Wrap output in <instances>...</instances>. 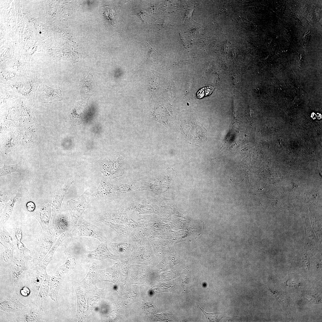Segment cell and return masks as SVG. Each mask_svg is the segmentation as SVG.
<instances>
[{
  "label": "cell",
  "instance_id": "6da1fadb",
  "mask_svg": "<svg viewBox=\"0 0 322 322\" xmlns=\"http://www.w3.org/2000/svg\"><path fill=\"white\" fill-rule=\"evenodd\" d=\"M71 236L73 237L87 236L102 240V238L95 225L84 220L80 221L75 226Z\"/></svg>",
  "mask_w": 322,
  "mask_h": 322
},
{
  "label": "cell",
  "instance_id": "7a4b0ae2",
  "mask_svg": "<svg viewBox=\"0 0 322 322\" xmlns=\"http://www.w3.org/2000/svg\"><path fill=\"white\" fill-rule=\"evenodd\" d=\"M37 95L39 100L44 103L61 101L62 99L61 91L60 89H54L44 84L39 86Z\"/></svg>",
  "mask_w": 322,
  "mask_h": 322
},
{
  "label": "cell",
  "instance_id": "3957f363",
  "mask_svg": "<svg viewBox=\"0 0 322 322\" xmlns=\"http://www.w3.org/2000/svg\"><path fill=\"white\" fill-rule=\"evenodd\" d=\"M53 241L50 232L44 231L34 258L36 262H39L45 256L51 247Z\"/></svg>",
  "mask_w": 322,
  "mask_h": 322
},
{
  "label": "cell",
  "instance_id": "277c9868",
  "mask_svg": "<svg viewBox=\"0 0 322 322\" xmlns=\"http://www.w3.org/2000/svg\"><path fill=\"white\" fill-rule=\"evenodd\" d=\"M44 269L39 266L35 267L31 273L30 282L34 291L37 292L47 275Z\"/></svg>",
  "mask_w": 322,
  "mask_h": 322
},
{
  "label": "cell",
  "instance_id": "5b68a950",
  "mask_svg": "<svg viewBox=\"0 0 322 322\" xmlns=\"http://www.w3.org/2000/svg\"><path fill=\"white\" fill-rule=\"evenodd\" d=\"M42 311L41 308L29 309L23 313L18 320L21 321L36 322L42 321Z\"/></svg>",
  "mask_w": 322,
  "mask_h": 322
},
{
  "label": "cell",
  "instance_id": "8992f818",
  "mask_svg": "<svg viewBox=\"0 0 322 322\" xmlns=\"http://www.w3.org/2000/svg\"><path fill=\"white\" fill-rule=\"evenodd\" d=\"M70 236H71V234L69 232H67L64 233L59 237L57 241L55 242L54 245L52 247L47 256L40 264L39 265L40 266L45 269L47 265L51 260L54 253L59 245L65 239Z\"/></svg>",
  "mask_w": 322,
  "mask_h": 322
},
{
  "label": "cell",
  "instance_id": "52a82bcc",
  "mask_svg": "<svg viewBox=\"0 0 322 322\" xmlns=\"http://www.w3.org/2000/svg\"><path fill=\"white\" fill-rule=\"evenodd\" d=\"M25 270V264L22 259L19 257L16 258L12 269L13 281L14 283H16L18 281Z\"/></svg>",
  "mask_w": 322,
  "mask_h": 322
},
{
  "label": "cell",
  "instance_id": "ba28073f",
  "mask_svg": "<svg viewBox=\"0 0 322 322\" xmlns=\"http://www.w3.org/2000/svg\"><path fill=\"white\" fill-rule=\"evenodd\" d=\"M76 265L75 259L70 255L68 256L65 263L58 269L57 272L59 274H63L69 270L74 268Z\"/></svg>",
  "mask_w": 322,
  "mask_h": 322
},
{
  "label": "cell",
  "instance_id": "9c48e42d",
  "mask_svg": "<svg viewBox=\"0 0 322 322\" xmlns=\"http://www.w3.org/2000/svg\"><path fill=\"white\" fill-rule=\"evenodd\" d=\"M21 171L20 162L16 164L10 165H6L4 164L3 166L1 169L0 177L5 176L14 172H18L20 173Z\"/></svg>",
  "mask_w": 322,
  "mask_h": 322
},
{
  "label": "cell",
  "instance_id": "30bf717a",
  "mask_svg": "<svg viewBox=\"0 0 322 322\" xmlns=\"http://www.w3.org/2000/svg\"><path fill=\"white\" fill-rule=\"evenodd\" d=\"M92 75H91L90 78H88V76H85L83 79L81 80L80 84V89L81 92L82 91L84 93L86 92L90 93L91 91H92V85L93 83V78Z\"/></svg>",
  "mask_w": 322,
  "mask_h": 322
},
{
  "label": "cell",
  "instance_id": "8fae6325",
  "mask_svg": "<svg viewBox=\"0 0 322 322\" xmlns=\"http://www.w3.org/2000/svg\"><path fill=\"white\" fill-rule=\"evenodd\" d=\"M199 308L203 313L207 320L208 321L214 322L219 321L223 317V314L218 312L208 313L202 309L200 308Z\"/></svg>",
  "mask_w": 322,
  "mask_h": 322
},
{
  "label": "cell",
  "instance_id": "7c38bea8",
  "mask_svg": "<svg viewBox=\"0 0 322 322\" xmlns=\"http://www.w3.org/2000/svg\"><path fill=\"white\" fill-rule=\"evenodd\" d=\"M213 90V88L211 86H208L203 88L199 90L197 93V97L201 98L205 96L211 94Z\"/></svg>",
  "mask_w": 322,
  "mask_h": 322
},
{
  "label": "cell",
  "instance_id": "4fadbf2b",
  "mask_svg": "<svg viewBox=\"0 0 322 322\" xmlns=\"http://www.w3.org/2000/svg\"><path fill=\"white\" fill-rule=\"evenodd\" d=\"M17 246L19 251L20 252L22 256H23L25 258V252H27L28 250L27 249L20 241H18Z\"/></svg>",
  "mask_w": 322,
  "mask_h": 322
},
{
  "label": "cell",
  "instance_id": "5bb4252c",
  "mask_svg": "<svg viewBox=\"0 0 322 322\" xmlns=\"http://www.w3.org/2000/svg\"><path fill=\"white\" fill-rule=\"evenodd\" d=\"M15 232L16 238L18 241H20L22 237V230L21 228H15Z\"/></svg>",
  "mask_w": 322,
  "mask_h": 322
},
{
  "label": "cell",
  "instance_id": "9a60e30c",
  "mask_svg": "<svg viewBox=\"0 0 322 322\" xmlns=\"http://www.w3.org/2000/svg\"><path fill=\"white\" fill-rule=\"evenodd\" d=\"M21 292L23 295L26 296L29 295L30 293V290L28 288L25 287L22 288L21 290Z\"/></svg>",
  "mask_w": 322,
  "mask_h": 322
},
{
  "label": "cell",
  "instance_id": "2e32d148",
  "mask_svg": "<svg viewBox=\"0 0 322 322\" xmlns=\"http://www.w3.org/2000/svg\"><path fill=\"white\" fill-rule=\"evenodd\" d=\"M40 33H41V32H40Z\"/></svg>",
  "mask_w": 322,
  "mask_h": 322
}]
</instances>
